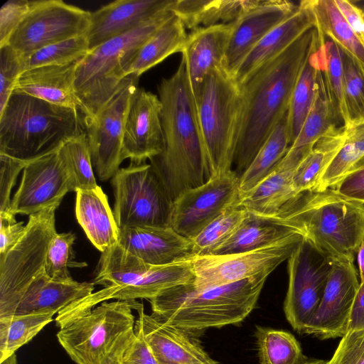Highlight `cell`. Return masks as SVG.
I'll return each mask as SVG.
<instances>
[{"label":"cell","instance_id":"1","mask_svg":"<svg viewBox=\"0 0 364 364\" xmlns=\"http://www.w3.org/2000/svg\"><path fill=\"white\" fill-rule=\"evenodd\" d=\"M311 28L239 85L241 105L232 168L239 177L287 112L301 69L318 38Z\"/></svg>","mask_w":364,"mask_h":364},{"label":"cell","instance_id":"2","mask_svg":"<svg viewBox=\"0 0 364 364\" xmlns=\"http://www.w3.org/2000/svg\"><path fill=\"white\" fill-rule=\"evenodd\" d=\"M158 92L164 144L149 164L173 202L208 177L196 99L183 59L171 77L162 79Z\"/></svg>","mask_w":364,"mask_h":364},{"label":"cell","instance_id":"3","mask_svg":"<svg viewBox=\"0 0 364 364\" xmlns=\"http://www.w3.org/2000/svg\"><path fill=\"white\" fill-rule=\"evenodd\" d=\"M269 274L198 289L193 282L167 289L149 299L152 315L194 333L242 322L255 309Z\"/></svg>","mask_w":364,"mask_h":364},{"label":"cell","instance_id":"4","mask_svg":"<svg viewBox=\"0 0 364 364\" xmlns=\"http://www.w3.org/2000/svg\"><path fill=\"white\" fill-rule=\"evenodd\" d=\"M85 132L80 112L13 92L0 111V153L31 161Z\"/></svg>","mask_w":364,"mask_h":364},{"label":"cell","instance_id":"5","mask_svg":"<svg viewBox=\"0 0 364 364\" xmlns=\"http://www.w3.org/2000/svg\"><path fill=\"white\" fill-rule=\"evenodd\" d=\"M294 224L333 260L353 262L364 240V204L333 188L299 193L276 215Z\"/></svg>","mask_w":364,"mask_h":364},{"label":"cell","instance_id":"6","mask_svg":"<svg viewBox=\"0 0 364 364\" xmlns=\"http://www.w3.org/2000/svg\"><path fill=\"white\" fill-rule=\"evenodd\" d=\"M174 14L166 9L136 28L89 50L79 60L75 89L84 121L93 118L127 77L130 63L147 39Z\"/></svg>","mask_w":364,"mask_h":364},{"label":"cell","instance_id":"7","mask_svg":"<svg viewBox=\"0 0 364 364\" xmlns=\"http://www.w3.org/2000/svg\"><path fill=\"white\" fill-rule=\"evenodd\" d=\"M136 300L105 301L68 322L56 334L76 364H114L135 337Z\"/></svg>","mask_w":364,"mask_h":364},{"label":"cell","instance_id":"8","mask_svg":"<svg viewBox=\"0 0 364 364\" xmlns=\"http://www.w3.org/2000/svg\"><path fill=\"white\" fill-rule=\"evenodd\" d=\"M208 178L232 170L241 105L240 87L223 66L211 70L195 97Z\"/></svg>","mask_w":364,"mask_h":364},{"label":"cell","instance_id":"9","mask_svg":"<svg viewBox=\"0 0 364 364\" xmlns=\"http://www.w3.org/2000/svg\"><path fill=\"white\" fill-rule=\"evenodd\" d=\"M58 206L55 204L29 215L21 237L0 255V318L9 316L27 287L46 272L48 246L57 233Z\"/></svg>","mask_w":364,"mask_h":364},{"label":"cell","instance_id":"10","mask_svg":"<svg viewBox=\"0 0 364 364\" xmlns=\"http://www.w3.org/2000/svg\"><path fill=\"white\" fill-rule=\"evenodd\" d=\"M114 216L119 229L130 226L171 227L173 202L149 164H131L111 180Z\"/></svg>","mask_w":364,"mask_h":364},{"label":"cell","instance_id":"11","mask_svg":"<svg viewBox=\"0 0 364 364\" xmlns=\"http://www.w3.org/2000/svg\"><path fill=\"white\" fill-rule=\"evenodd\" d=\"M301 232L255 250L219 255L197 256L192 259L198 289L221 286L263 273L270 274L288 259L304 238Z\"/></svg>","mask_w":364,"mask_h":364},{"label":"cell","instance_id":"12","mask_svg":"<svg viewBox=\"0 0 364 364\" xmlns=\"http://www.w3.org/2000/svg\"><path fill=\"white\" fill-rule=\"evenodd\" d=\"M287 260L289 284L284 312L292 328L304 333L321 300L333 259L304 237Z\"/></svg>","mask_w":364,"mask_h":364},{"label":"cell","instance_id":"13","mask_svg":"<svg viewBox=\"0 0 364 364\" xmlns=\"http://www.w3.org/2000/svg\"><path fill=\"white\" fill-rule=\"evenodd\" d=\"M91 12L61 0H35L6 46L23 56L48 45L86 33Z\"/></svg>","mask_w":364,"mask_h":364},{"label":"cell","instance_id":"14","mask_svg":"<svg viewBox=\"0 0 364 364\" xmlns=\"http://www.w3.org/2000/svg\"><path fill=\"white\" fill-rule=\"evenodd\" d=\"M139 77L127 76L95 116L84 121L93 168L100 181L112 178L122 162L126 118Z\"/></svg>","mask_w":364,"mask_h":364},{"label":"cell","instance_id":"15","mask_svg":"<svg viewBox=\"0 0 364 364\" xmlns=\"http://www.w3.org/2000/svg\"><path fill=\"white\" fill-rule=\"evenodd\" d=\"M240 200L239 177L233 170L210 176L173 202L171 227L191 240L228 208L238 205Z\"/></svg>","mask_w":364,"mask_h":364},{"label":"cell","instance_id":"16","mask_svg":"<svg viewBox=\"0 0 364 364\" xmlns=\"http://www.w3.org/2000/svg\"><path fill=\"white\" fill-rule=\"evenodd\" d=\"M73 191L70 176L58 150L29 161L20 185L11 198L10 213L33 215L50 205L60 204Z\"/></svg>","mask_w":364,"mask_h":364},{"label":"cell","instance_id":"17","mask_svg":"<svg viewBox=\"0 0 364 364\" xmlns=\"http://www.w3.org/2000/svg\"><path fill=\"white\" fill-rule=\"evenodd\" d=\"M359 284L353 262L333 260L321 300L304 333L323 340L342 338L349 329Z\"/></svg>","mask_w":364,"mask_h":364},{"label":"cell","instance_id":"18","mask_svg":"<svg viewBox=\"0 0 364 364\" xmlns=\"http://www.w3.org/2000/svg\"><path fill=\"white\" fill-rule=\"evenodd\" d=\"M159 96L137 87L131 100L122 146V159L145 164L161 153L164 139Z\"/></svg>","mask_w":364,"mask_h":364},{"label":"cell","instance_id":"19","mask_svg":"<svg viewBox=\"0 0 364 364\" xmlns=\"http://www.w3.org/2000/svg\"><path fill=\"white\" fill-rule=\"evenodd\" d=\"M287 0H262L232 22L223 68L234 76L240 64L270 31L289 17L298 8Z\"/></svg>","mask_w":364,"mask_h":364},{"label":"cell","instance_id":"20","mask_svg":"<svg viewBox=\"0 0 364 364\" xmlns=\"http://www.w3.org/2000/svg\"><path fill=\"white\" fill-rule=\"evenodd\" d=\"M135 331L151 349L159 364H218L203 349L191 332L168 324L144 312L141 304L136 309Z\"/></svg>","mask_w":364,"mask_h":364},{"label":"cell","instance_id":"21","mask_svg":"<svg viewBox=\"0 0 364 364\" xmlns=\"http://www.w3.org/2000/svg\"><path fill=\"white\" fill-rule=\"evenodd\" d=\"M118 243L127 251L152 265L191 260V240L171 227L130 226L119 229Z\"/></svg>","mask_w":364,"mask_h":364},{"label":"cell","instance_id":"22","mask_svg":"<svg viewBox=\"0 0 364 364\" xmlns=\"http://www.w3.org/2000/svg\"><path fill=\"white\" fill-rule=\"evenodd\" d=\"M173 0H117L91 12L85 33L90 50L170 9Z\"/></svg>","mask_w":364,"mask_h":364},{"label":"cell","instance_id":"23","mask_svg":"<svg viewBox=\"0 0 364 364\" xmlns=\"http://www.w3.org/2000/svg\"><path fill=\"white\" fill-rule=\"evenodd\" d=\"M316 19L306 1H301L297 9L270 31L246 55L233 77L240 85L263 65L282 53L297 38L311 28Z\"/></svg>","mask_w":364,"mask_h":364},{"label":"cell","instance_id":"24","mask_svg":"<svg viewBox=\"0 0 364 364\" xmlns=\"http://www.w3.org/2000/svg\"><path fill=\"white\" fill-rule=\"evenodd\" d=\"M232 22L198 27L188 34L181 50L194 97L213 69L223 66Z\"/></svg>","mask_w":364,"mask_h":364},{"label":"cell","instance_id":"25","mask_svg":"<svg viewBox=\"0 0 364 364\" xmlns=\"http://www.w3.org/2000/svg\"><path fill=\"white\" fill-rule=\"evenodd\" d=\"M94 289V282H79L73 279L57 280L44 272L27 287L9 316L55 314L73 302L91 294Z\"/></svg>","mask_w":364,"mask_h":364},{"label":"cell","instance_id":"26","mask_svg":"<svg viewBox=\"0 0 364 364\" xmlns=\"http://www.w3.org/2000/svg\"><path fill=\"white\" fill-rule=\"evenodd\" d=\"M78 62L26 70L17 79L14 92L24 93L52 104L80 111L75 89Z\"/></svg>","mask_w":364,"mask_h":364},{"label":"cell","instance_id":"27","mask_svg":"<svg viewBox=\"0 0 364 364\" xmlns=\"http://www.w3.org/2000/svg\"><path fill=\"white\" fill-rule=\"evenodd\" d=\"M343 126L329 100L321 66L318 74L311 107L301 129L281 161L296 168L311 151L316 143L336 127Z\"/></svg>","mask_w":364,"mask_h":364},{"label":"cell","instance_id":"28","mask_svg":"<svg viewBox=\"0 0 364 364\" xmlns=\"http://www.w3.org/2000/svg\"><path fill=\"white\" fill-rule=\"evenodd\" d=\"M75 215L90 241L101 252L118 242L119 228L99 186L76 191Z\"/></svg>","mask_w":364,"mask_h":364},{"label":"cell","instance_id":"29","mask_svg":"<svg viewBox=\"0 0 364 364\" xmlns=\"http://www.w3.org/2000/svg\"><path fill=\"white\" fill-rule=\"evenodd\" d=\"M299 232L303 233L294 224L282 218L247 211L237 230L210 255L255 250Z\"/></svg>","mask_w":364,"mask_h":364},{"label":"cell","instance_id":"30","mask_svg":"<svg viewBox=\"0 0 364 364\" xmlns=\"http://www.w3.org/2000/svg\"><path fill=\"white\" fill-rule=\"evenodd\" d=\"M295 170L279 162L265 178L240 198L238 206L262 215L276 216L298 195L293 184Z\"/></svg>","mask_w":364,"mask_h":364},{"label":"cell","instance_id":"31","mask_svg":"<svg viewBox=\"0 0 364 364\" xmlns=\"http://www.w3.org/2000/svg\"><path fill=\"white\" fill-rule=\"evenodd\" d=\"M261 1L173 0L170 10L186 28L192 31L198 27L232 23Z\"/></svg>","mask_w":364,"mask_h":364},{"label":"cell","instance_id":"32","mask_svg":"<svg viewBox=\"0 0 364 364\" xmlns=\"http://www.w3.org/2000/svg\"><path fill=\"white\" fill-rule=\"evenodd\" d=\"M182 21L175 14L147 39L129 65L127 76L139 77L168 56L181 52L188 34Z\"/></svg>","mask_w":364,"mask_h":364},{"label":"cell","instance_id":"33","mask_svg":"<svg viewBox=\"0 0 364 364\" xmlns=\"http://www.w3.org/2000/svg\"><path fill=\"white\" fill-rule=\"evenodd\" d=\"M195 274L192 259L153 267L136 282L119 287H114L110 299H151L172 287L193 282Z\"/></svg>","mask_w":364,"mask_h":364},{"label":"cell","instance_id":"34","mask_svg":"<svg viewBox=\"0 0 364 364\" xmlns=\"http://www.w3.org/2000/svg\"><path fill=\"white\" fill-rule=\"evenodd\" d=\"M321 66V47L318 33L299 74L289 103L288 128L291 145L298 136L313 104Z\"/></svg>","mask_w":364,"mask_h":364},{"label":"cell","instance_id":"35","mask_svg":"<svg viewBox=\"0 0 364 364\" xmlns=\"http://www.w3.org/2000/svg\"><path fill=\"white\" fill-rule=\"evenodd\" d=\"M290 146L287 111L240 177V198L254 188L275 168L287 153Z\"/></svg>","mask_w":364,"mask_h":364},{"label":"cell","instance_id":"36","mask_svg":"<svg viewBox=\"0 0 364 364\" xmlns=\"http://www.w3.org/2000/svg\"><path fill=\"white\" fill-rule=\"evenodd\" d=\"M306 1L315 17L317 30L364 66V43L345 20L334 0Z\"/></svg>","mask_w":364,"mask_h":364},{"label":"cell","instance_id":"37","mask_svg":"<svg viewBox=\"0 0 364 364\" xmlns=\"http://www.w3.org/2000/svg\"><path fill=\"white\" fill-rule=\"evenodd\" d=\"M346 137V129L343 126L336 127L316 143L294 171L293 184L298 194L315 187L326 168L341 149Z\"/></svg>","mask_w":364,"mask_h":364},{"label":"cell","instance_id":"38","mask_svg":"<svg viewBox=\"0 0 364 364\" xmlns=\"http://www.w3.org/2000/svg\"><path fill=\"white\" fill-rule=\"evenodd\" d=\"M152 264L124 250L118 242L102 252L95 284L123 287L138 281Z\"/></svg>","mask_w":364,"mask_h":364},{"label":"cell","instance_id":"39","mask_svg":"<svg viewBox=\"0 0 364 364\" xmlns=\"http://www.w3.org/2000/svg\"><path fill=\"white\" fill-rule=\"evenodd\" d=\"M54 315L30 314L0 318V363L16 354L18 349L53 321Z\"/></svg>","mask_w":364,"mask_h":364},{"label":"cell","instance_id":"40","mask_svg":"<svg viewBox=\"0 0 364 364\" xmlns=\"http://www.w3.org/2000/svg\"><path fill=\"white\" fill-rule=\"evenodd\" d=\"M255 335L260 364H301L309 359L289 332L257 326Z\"/></svg>","mask_w":364,"mask_h":364},{"label":"cell","instance_id":"41","mask_svg":"<svg viewBox=\"0 0 364 364\" xmlns=\"http://www.w3.org/2000/svg\"><path fill=\"white\" fill-rule=\"evenodd\" d=\"M318 33L322 53V72L327 93L336 113L345 127L347 115L343 93L342 50L333 41Z\"/></svg>","mask_w":364,"mask_h":364},{"label":"cell","instance_id":"42","mask_svg":"<svg viewBox=\"0 0 364 364\" xmlns=\"http://www.w3.org/2000/svg\"><path fill=\"white\" fill-rule=\"evenodd\" d=\"M58 153L70 176L73 191L97 186L85 132L65 142Z\"/></svg>","mask_w":364,"mask_h":364},{"label":"cell","instance_id":"43","mask_svg":"<svg viewBox=\"0 0 364 364\" xmlns=\"http://www.w3.org/2000/svg\"><path fill=\"white\" fill-rule=\"evenodd\" d=\"M247 213V210L237 205L228 208L191 240L194 256L210 255L237 230Z\"/></svg>","mask_w":364,"mask_h":364},{"label":"cell","instance_id":"44","mask_svg":"<svg viewBox=\"0 0 364 364\" xmlns=\"http://www.w3.org/2000/svg\"><path fill=\"white\" fill-rule=\"evenodd\" d=\"M89 50L85 34L56 42L21 55L23 71L41 66L60 65L78 61Z\"/></svg>","mask_w":364,"mask_h":364},{"label":"cell","instance_id":"45","mask_svg":"<svg viewBox=\"0 0 364 364\" xmlns=\"http://www.w3.org/2000/svg\"><path fill=\"white\" fill-rule=\"evenodd\" d=\"M363 165L364 144L350 135L346 129V137L343 146L312 190L320 191L333 188L347 176Z\"/></svg>","mask_w":364,"mask_h":364},{"label":"cell","instance_id":"46","mask_svg":"<svg viewBox=\"0 0 364 364\" xmlns=\"http://www.w3.org/2000/svg\"><path fill=\"white\" fill-rule=\"evenodd\" d=\"M342 50V49H341ZM346 129L364 122V66L342 50Z\"/></svg>","mask_w":364,"mask_h":364},{"label":"cell","instance_id":"47","mask_svg":"<svg viewBox=\"0 0 364 364\" xmlns=\"http://www.w3.org/2000/svg\"><path fill=\"white\" fill-rule=\"evenodd\" d=\"M75 235L72 232L56 233L50 242L45 264L46 273L53 279H72L68 268L72 265L73 245Z\"/></svg>","mask_w":364,"mask_h":364},{"label":"cell","instance_id":"48","mask_svg":"<svg viewBox=\"0 0 364 364\" xmlns=\"http://www.w3.org/2000/svg\"><path fill=\"white\" fill-rule=\"evenodd\" d=\"M23 72L21 55L9 46L0 48V111L14 92L19 75Z\"/></svg>","mask_w":364,"mask_h":364},{"label":"cell","instance_id":"49","mask_svg":"<svg viewBox=\"0 0 364 364\" xmlns=\"http://www.w3.org/2000/svg\"><path fill=\"white\" fill-rule=\"evenodd\" d=\"M326 364H364V328L349 330Z\"/></svg>","mask_w":364,"mask_h":364},{"label":"cell","instance_id":"50","mask_svg":"<svg viewBox=\"0 0 364 364\" xmlns=\"http://www.w3.org/2000/svg\"><path fill=\"white\" fill-rule=\"evenodd\" d=\"M28 162L0 153V213L10 212L11 190Z\"/></svg>","mask_w":364,"mask_h":364},{"label":"cell","instance_id":"51","mask_svg":"<svg viewBox=\"0 0 364 364\" xmlns=\"http://www.w3.org/2000/svg\"><path fill=\"white\" fill-rule=\"evenodd\" d=\"M33 1L9 0L0 9V48L8 41L31 10Z\"/></svg>","mask_w":364,"mask_h":364},{"label":"cell","instance_id":"52","mask_svg":"<svg viewBox=\"0 0 364 364\" xmlns=\"http://www.w3.org/2000/svg\"><path fill=\"white\" fill-rule=\"evenodd\" d=\"M11 213H0V255L6 254L21 237L26 225Z\"/></svg>","mask_w":364,"mask_h":364},{"label":"cell","instance_id":"53","mask_svg":"<svg viewBox=\"0 0 364 364\" xmlns=\"http://www.w3.org/2000/svg\"><path fill=\"white\" fill-rule=\"evenodd\" d=\"M135 332L134 341L123 355V364H159L141 334L136 331Z\"/></svg>","mask_w":364,"mask_h":364},{"label":"cell","instance_id":"54","mask_svg":"<svg viewBox=\"0 0 364 364\" xmlns=\"http://www.w3.org/2000/svg\"><path fill=\"white\" fill-rule=\"evenodd\" d=\"M333 189L347 198L364 204V165L347 176Z\"/></svg>","mask_w":364,"mask_h":364},{"label":"cell","instance_id":"55","mask_svg":"<svg viewBox=\"0 0 364 364\" xmlns=\"http://www.w3.org/2000/svg\"><path fill=\"white\" fill-rule=\"evenodd\" d=\"M345 20L364 43V10L349 0H334Z\"/></svg>","mask_w":364,"mask_h":364},{"label":"cell","instance_id":"56","mask_svg":"<svg viewBox=\"0 0 364 364\" xmlns=\"http://www.w3.org/2000/svg\"><path fill=\"white\" fill-rule=\"evenodd\" d=\"M364 328V278L360 280L350 314L349 330Z\"/></svg>","mask_w":364,"mask_h":364},{"label":"cell","instance_id":"57","mask_svg":"<svg viewBox=\"0 0 364 364\" xmlns=\"http://www.w3.org/2000/svg\"><path fill=\"white\" fill-rule=\"evenodd\" d=\"M357 259L360 280L364 278V240L362 242L357 252Z\"/></svg>","mask_w":364,"mask_h":364},{"label":"cell","instance_id":"58","mask_svg":"<svg viewBox=\"0 0 364 364\" xmlns=\"http://www.w3.org/2000/svg\"><path fill=\"white\" fill-rule=\"evenodd\" d=\"M346 129L350 135L364 144V122L358 126Z\"/></svg>","mask_w":364,"mask_h":364},{"label":"cell","instance_id":"59","mask_svg":"<svg viewBox=\"0 0 364 364\" xmlns=\"http://www.w3.org/2000/svg\"><path fill=\"white\" fill-rule=\"evenodd\" d=\"M0 364H18L16 355H11L6 360L1 362Z\"/></svg>","mask_w":364,"mask_h":364},{"label":"cell","instance_id":"60","mask_svg":"<svg viewBox=\"0 0 364 364\" xmlns=\"http://www.w3.org/2000/svg\"><path fill=\"white\" fill-rule=\"evenodd\" d=\"M327 360H318V359H308L306 361L301 364H326Z\"/></svg>","mask_w":364,"mask_h":364},{"label":"cell","instance_id":"61","mask_svg":"<svg viewBox=\"0 0 364 364\" xmlns=\"http://www.w3.org/2000/svg\"><path fill=\"white\" fill-rule=\"evenodd\" d=\"M114 364H123L122 358L118 360Z\"/></svg>","mask_w":364,"mask_h":364},{"label":"cell","instance_id":"62","mask_svg":"<svg viewBox=\"0 0 364 364\" xmlns=\"http://www.w3.org/2000/svg\"><path fill=\"white\" fill-rule=\"evenodd\" d=\"M360 7L364 10V6H360Z\"/></svg>","mask_w":364,"mask_h":364}]
</instances>
